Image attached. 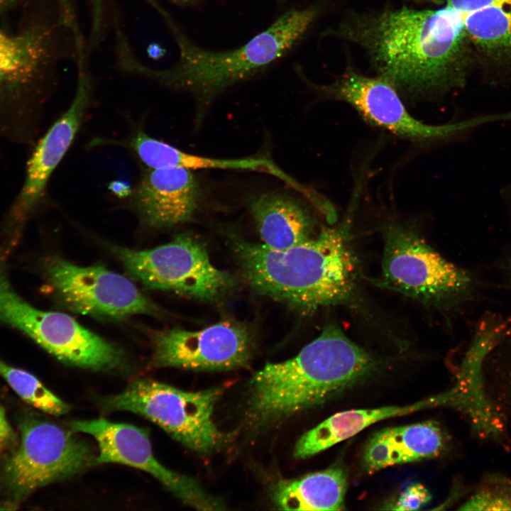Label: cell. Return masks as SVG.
<instances>
[{
    "mask_svg": "<svg viewBox=\"0 0 511 511\" xmlns=\"http://www.w3.org/2000/svg\"><path fill=\"white\" fill-rule=\"evenodd\" d=\"M328 34L361 46L378 77L402 94L432 96L464 82L468 36L462 14L447 5L351 14Z\"/></svg>",
    "mask_w": 511,
    "mask_h": 511,
    "instance_id": "cell-1",
    "label": "cell"
},
{
    "mask_svg": "<svg viewBox=\"0 0 511 511\" xmlns=\"http://www.w3.org/2000/svg\"><path fill=\"white\" fill-rule=\"evenodd\" d=\"M349 228L346 221L283 250L238 237L231 244L253 290L308 313L345 303L354 292L357 268Z\"/></svg>",
    "mask_w": 511,
    "mask_h": 511,
    "instance_id": "cell-2",
    "label": "cell"
},
{
    "mask_svg": "<svg viewBox=\"0 0 511 511\" xmlns=\"http://www.w3.org/2000/svg\"><path fill=\"white\" fill-rule=\"evenodd\" d=\"M377 359L334 324L287 361L267 363L250 381V414L273 422L317 406L363 380Z\"/></svg>",
    "mask_w": 511,
    "mask_h": 511,
    "instance_id": "cell-3",
    "label": "cell"
},
{
    "mask_svg": "<svg viewBox=\"0 0 511 511\" xmlns=\"http://www.w3.org/2000/svg\"><path fill=\"white\" fill-rule=\"evenodd\" d=\"M152 4L172 31L179 59L170 67L152 68L138 60L129 47H126L119 54L121 66L133 73L190 92L202 105L280 58L304 35L316 16L312 8L289 11L245 45L214 52L193 43L158 4L152 1Z\"/></svg>",
    "mask_w": 511,
    "mask_h": 511,
    "instance_id": "cell-4",
    "label": "cell"
},
{
    "mask_svg": "<svg viewBox=\"0 0 511 511\" xmlns=\"http://www.w3.org/2000/svg\"><path fill=\"white\" fill-rule=\"evenodd\" d=\"M221 390L189 392L150 379H138L101 402L104 410H125L158 424L172 437L199 453L219 448L223 435L213 419Z\"/></svg>",
    "mask_w": 511,
    "mask_h": 511,
    "instance_id": "cell-5",
    "label": "cell"
},
{
    "mask_svg": "<svg viewBox=\"0 0 511 511\" xmlns=\"http://www.w3.org/2000/svg\"><path fill=\"white\" fill-rule=\"evenodd\" d=\"M20 441L4 461L0 485L15 504L37 489L71 477L92 461L89 446L55 424L28 419Z\"/></svg>",
    "mask_w": 511,
    "mask_h": 511,
    "instance_id": "cell-6",
    "label": "cell"
},
{
    "mask_svg": "<svg viewBox=\"0 0 511 511\" xmlns=\"http://www.w3.org/2000/svg\"><path fill=\"white\" fill-rule=\"evenodd\" d=\"M376 283L421 302L438 305L464 295L471 279L414 230L392 224L384 231L382 273Z\"/></svg>",
    "mask_w": 511,
    "mask_h": 511,
    "instance_id": "cell-7",
    "label": "cell"
},
{
    "mask_svg": "<svg viewBox=\"0 0 511 511\" xmlns=\"http://www.w3.org/2000/svg\"><path fill=\"white\" fill-rule=\"evenodd\" d=\"M111 250L131 276L152 289L214 301L234 285L233 277L216 268L203 246L187 235L151 249Z\"/></svg>",
    "mask_w": 511,
    "mask_h": 511,
    "instance_id": "cell-8",
    "label": "cell"
},
{
    "mask_svg": "<svg viewBox=\"0 0 511 511\" xmlns=\"http://www.w3.org/2000/svg\"><path fill=\"white\" fill-rule=\"evenodd\" d=\"M43 268L53 295L69 310L111 319L163 313L131 280L101 265L82 267L55 256Z\"/></svg>",
    "mask_w": 511,
    "mask_h": 511,
    "instance_id": "cell-9",
    "label": "cell"
},
{
    "mask_svg": "<svg viewBox=\"0 0 511 511\" xmlns=\"http://www.w3.org/2000/svg\"><path fill=\"white\" fill-rule=\"evenodd\" d=\"M323 90L327 96L349 104L370 123L412 141L444 140L497 120L495 114L444 125L424 123L410 114L392 85L380 77H366L352 70Z\"/></svg>",
    "mask_w": 511,
    "mask_h": 511,
    "instance_id": "cell-10",
    "label": "cell"
},
{
    "mask_svg": "<svg viewBox=\"0 0 511 511\" xmlns=\"http://www.w3.org/2000/svg\"><path fill=\"white\" fill-rule=\"evenodd\" d=\"M70 427L75 432L92 436L97 441V464L120 463L143 470L159 480L177 498L200 510H225V505L207 493L194 478L171 471L154 456L148 435L136 426L100 418L74 420Z\"/></svg>",
    "mask_w": 511,
    "mask_h": 511,
    "instance_id": "cell-11",
    "label": "cell"
},
{
    "mask_svg": "<svg viewBox=\"0 0 511 511\" xmlns=\"http://www.w3.org/2000/svg\"><path fill=\"white\" fill-rule=\"evenodd\" d=\"M153 363L158 366L218 370L246 364L253 338L242 324L224 320L199 331L179 329L153 331Z\"/></svg>",
    "mask_w": 511,
    "mask_h": 511,
    "instance_id": "cell-12",
    "label": "cell"
},
{
    "mask_svg": "<svg viewBox=\"0 0 511 511\" xmlns=\"http://www.w3.org/2000/svg\"><path fill=\"white\" fill-rule=\"evenodd\" d=\"M78 83L75 98L36 146L28 164L25 183L11 209V221L22 225L43 194L50 175L71 145L89 106L91 83L84 54L77 55Z\"/></svg>",
    "mask_w": 511,
    "mask_h": 511,
    "instance_id": "cell-13",
    "label": "cell"
},
{
    "mask_svg": "<svg viewBox=\"0 0 511 511\" xmlns=\"http://www.w3.org/2000/svg\"><path fill=\"white\" fill-rule=\"evenodd\" d=\"M200 197L199 185L190 170L151 168L136 188L133 203L145 226L171 228L192 220Z\"/></svg>",
    "mask_w": 511,
    "mask_h": 511,
    "instance_id": "cell-14",
    "label": "cell"
},
{
    "mask_svg": "<svg viewBox=\"0 0 511 511\" xmlns=\"http://www.w3.org/2000/svg\"><path fill=\"white\" fill-rule=\"evenodd\" d=\"M452 405L453 397L449 390L404 406L390 405L340 412L302 434L295 445L294 456L297 458L312 456L386 419L409 414L427 408Z\"/></svg>",
    "mask_w": 511,
    "mask_h": 511,
    "instance_id": "cell-15",
    "label": "cell"
},
{
    "mask_svg": "<svg viewBox=\"0 0 511 511\" xmlns=\"http://www.w3.org/2000/svg\"><path fill=\"white\" fill-rule=\"evenodd\" d=\"M444 443L441 429L433 421L385 428L375 433L366 444L363 465L371 473L434 458L443 451Z\"/></svg>",
    "mask_w": 511,
    "mask_h": 511,
    "instance_id": "cell-16",
    "label": "cell"
},
{
    "mask_svg": "<svg viewBox=\"0 0 511 511\" xmlns=\"http://www.w3.org/2000/svg\"><path fill=\"white\" fill-rule=\"evenodd\" d=\"M250 211L263 243L283 250L312 238L314 220L301 201L287 194L265 192L250 200Z\"/></svg>",
    "mask_w": 511,
    "mask_h": 511,
    "instance_id": "cell-17",
    "label": "cell"
},
{
    "mask_svg": "<svg viewBox=\"0 0 511 511\" xmlns=\"http://www.w3.org/2000/svg\"><path fill=\"white\" fill-rule=\"evenodd\" d=\"M128 147L150 168L241 170L265 172L277 177L282 172V169L266 156L221 159L197 155L182 151L142 131H138L128 141Z\"/></svg>",
    "mask_w": 511,
    "mask_h": 511,
    "instance_id": "cell-18",
    "label": "cell"
},
{
    "mask_svg": "<svg viewBox=\"0 0 511 511\" xmlns=\"http://www.w3.org/2000/svg\"><path fill=\"white\" fill-rule=\"evenodd\" d=\"M346 489L345 471L334 466L300 478L279 482L273 495L282 510H341Z\"/></svg>",
    "mask_w": 511,
    "mask_h": 511,
    "instance_id": "cell-19",
    "label": "cell"
},
{
    "mask_svg": "<svg viewBox=\"0 0 511 511\" xmlns=\"http://www.w3.org/2000/svg\"><path fill=\"white\" fill-rule=\"evenodd\" d=\"M47 29L10 35L0 31V84L23 82L48 57L50 35Z\"/></svg>",
    "mask_w": 511,
    "mask_h": 511,
    "instance_id": "cell-20",
    "label": "cell"
},
{
    "mask_svg": "<svg viewBox=\"0 0 511 511\" xmlns=\"http://www.w3.org/2000/svg\"><path fill=\"white\" fill-rule=\"evenodd\" d=\"M462 16L468 36L478 48L511 58V7L489 6Z\"/></svg>",
    "mask_w": 511,
    "mask_h": 511,
    "instance_id": "cell-21",
    "label": "cell"
},
{
    "mask_svg": "<svg viewBox=\"0 0 511 511\" xmlns=\"http://www.w3.org/2000/svg\"><path fill=\"white\" fill-rule=\"evenodd\" d=\"M1 376L28 404L46 413L60 416L70 410V406L49 390L35 376L14 368L0 359Z\"/></svg>",
    "mask_w": 511,
    "mask_h": 511,
    "instance_id": "cell-22",
    "label": "cell"
},
{
    "mask_svg": "<svg viewBox=\"0 0 511 511\" xmlns=\"http://www.w3.org/2000/svg\"><path fill=\"white\" fill-rule=\"evenodd\" d=\"M485 397L499 420L503 433L511 428V363L483 369Z\"/></svg>",
    "mask_w": 511,
    "mask_h": 511,
    "instance_id": "cell-23",
    "label": "cell"
},
{
    "mask_svg": "<svg viewBox=\"0 0 511 511\" xmlns=\"http://www.w3.org/2000/svg\"><path fill=\"white\" fill-rule=\"evenodd\" d=\"M461 510H511V478L501 474L485 477Z\"/></svg>",
    "mask_w": 511,
    "mask_h": 511,
    "instance_id": "cell-24",
    "label": "cell"
},
{
    "mask_svg": "<svg viewBox=\"0 0 511 511\" xmlns=\"http://www.w3.org/2000/svg\"><path fill=\"white\" fill-rule=\"evenodd\" d=\"M432 498L429 490L422 484L413 483L407 485L397 499L385 509L392 510H419Z\"/></svg>",
    "mask_w": 511,
    "mask_h": 511,
    "instance_id": "cell-25",
    "label": "cell"
},
{
    "mask_svg": "<svg viewBox=\"0 0 511 511\" xmlns=\"http://www.w3.org/2000/svg\"><path fill=\"white\" fill-rule=\"evenodd\" d=\"M447 6L461 14L472 13L489 6L511 7V0H446Z\"/></svg>",
    "mask_w": 511,
    "mask_h": 511,
    "instance_id": "cell-26",
    "label": "cell"
},
{
    "mask_svg": "<svg viewBox=\"0 0 511 511\" xmlns=\"http://www.w3.org/2000/svg\"><path fill=\"white\" fill-rule=\"evenodd\" d=\"M18 443L17 436L6 418L4 409L0 405V451L13 449Z\"/></svg>",
    "mask_w": 511,
    "mask_h": 511,
    "instance_id": "cell-27",
    "label": "cell"
},
{
    "mask_svg": "<svg viewBox=\"0 0 511 511\" xmlns=\"http://www.w3.org/2000/svg\"><path fill=\"white\" fill-rule=\"evenodd\" d=\"M92 13V40H96L100 34L103 22L104 0H90Z\"/></svg>",
    "mask_w": 511,
    "mask_h": 511,
    "instance_id": "cell-28",
    "label": "cell"
},
{
    "mask_svg": "<svg viewBox=\"0 0 511 511\" xmlns=\"http://www.w3.org/2000/svg\"><path fill=\"white\" fill-rule=\"evenodd\" d=\"M109 188L119 197H126L131 193L130 187L122 181H114L111 182Z\"/></svg>",
    "mask_w": 511,
    "mask_h": 511,
    "instance_id": "cell-29",
    "label": "cell"
},
{
    "mask_svg": "<svg viewBox=\"0 0 511 511\" xmlns=\"http://www.w3.org/2000/svg\"><path fill=\"white\" fill-rule=\"evenodd\" d=\"M502 197L506 206H507L510 212L511 213V187H507L502 193ZM507 267L510 270L511 275V256L508 261Z\"/></svg>",
    "mask_w": 511,
    "mask_h": 511,
    "instance_id": "cell-30",
    "label": "cell"
},
{
    "mask_svg": "<svg viewBox=\"0 0 511 511\" xmlns=\"http://www.w3.org/2000/svg\"><path fill=\"white\" fill-rule=\"evenodd\" d=\"M16 0H0V8L11 6Z\"/></svg>",
    "mask_w": 511,
    "mask_h": 511,
    "instance_id": "cell-31",
    "label": "cell"
},
{
    "mask_svg": "<svg viewBox=\"0 0 511 511\" xmlns=\"http://www.w3.org/2000/svg\"><path fill=\"white\" fill-rule=\"evenodd\" d=\"M185 1H189V0H185Z\"/></svg>",
    "mask_w": 511,
    "mask_h": 511,
    "instance_id": "cell-32",
    "label": "cell"
}]
</instances>
